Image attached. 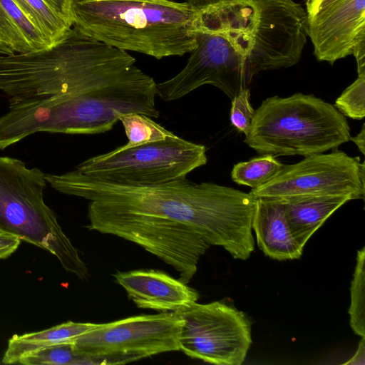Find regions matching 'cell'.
<instances>
[{
  "instance_id": "cell-29",
  "label": "cell",
  "mask_w": 365,
  "mask_h": 365,
  "mask_svg": "<svg viewBox=\"0 0 365 365\" xmlns=\"http://www.w3.org/2000/svg\"><path fill=\"white\" fill-rule=\"evenodd\" d=\"M0 51H1V52H5V53H7V52H6V51L3 47H1V46H0Z\"/></svg>"
},
{
  "instance_id": "cell-26",
  "label": "cell",
  "mask_w": 365,
  "mask_h": 365,
  "mask_svg": "<svg viewBox=\"0 0 365 365\" xmlns=\"http://www.w3.org/2000/svg\"><path fill=\"white\" fill-rule=\"evenodd\" d=\"M344 365H364L365 364V338L361 337L355 354Z\"/></svg>"
},
{
  "instance_id": "cell-3",
  "label": "cell",
  "mask_w": 365,
  "mask_h": 365,
  "mask_svg": "<svg viewBox=\"0 0 365 365\" xmlns=\"http://www.w3.org/2000/svg\"><path fill=\"white\" fill-rule=\"evenodd\" d=\"M123 52L71 26L54 44L24 53L0 51V91L9 106L88 92L114 78Z\"/></svg>"
},
{
  "instance_id": "cell-19",
  "label": "cell",
  "mask_w": 365,
  "mask_h": 365,
  "mask_svg": "<svg viewBox=\"0 0 365 365\" xmlns=\"http://www.w3.org/2000/svg\"><path fill=\"white\" fill-rule=\"evenodd\" d=\"M24 365H102L110 364L108 359L78 351L73 343L54 344L25 356L19 361Z\"/></svg>"
},
{
  "instance_id": "cell-22",
  "label": "cell",
  "mask_w": 365,
  "mask_h": 365,
  "mask_svg": "<svg viewBox=\"0 0 365 365\" xmlns=\"http://www.w3.org/2000/svg\"><path fill=\"white\" fill-rule=\"evenodd\" d=\"M365 247L358 250L351 283L350 326L354 332L365 338Z\"/></svg>"
},
{
  "instance_id": "cell-2",
  "label": "cell",
  "mask_w": 365,
  "mask_h": 365,
  "mask_svg": "<svg viewBox=\"0 0 365 365\" xmlns=\"http://www.w3.org/2000/svg\"><path fill=\"white\" fill-rule=\"evenodd\" d=\"M195 14L196 43L249 83L260 71L300 60L307 18L294 0H185Z\"/></svg>"
},
{
  "instance_id": "cell-4",
  "label": "cell",
  "mask_w": 365,
  "mask_h": 365,
  "mask_svg": "<svg viewBox=\"0 0 365 365\" xmlns=\"http://www.w3.org/2000/svg\"><path fill=\"white\" fill-rule=\"evenodd\" d=\"M71 26L108 46L157 59L190 53L195 14L172 0H67Z\"/></svg>"
},
{
  "instance_id": "cell-16",
  "label": "cell",
  "mask_w": 365,
  "mask_h": 365,
  "mask_svg": "<svg viewBox=\"0 0 365 365\" xmlns=\"http://www.w3.org/2000/svg\"><path fill=\"white\" fill-rule=\"evenodd\" d=\"M99 324L68 322L51 328L22 335H14L8 343L2 363L19 364L21 358L54 344L71 342Z\"/></svg>"
},
{
  "instance_id": "cell-6",
  "label": "cell",
  "mask_w": 365,
  "mask_h": 365,
  "mask_svg": "<svg viewBox=\"0 0 365 365\" xmlns=\"http://www.w3.org/2000/svg\"><path fill=\"white\" fill-rule=\"evenodd\" d=\"M45 173L17 158L0 156V232L43 248L79 278L88 270L43 200Z\"/></svg>"
},
{
  "instance_id": "cell-15",
  "label": "cell",
  "mask_w": 365,
  "mask_h": 365,
  "mask_svg": "<svg viewBox=\"0 0 365 365\" xmlns=\"http://www.w3.org/2000/svg\"><path fill=\"white\" fill-rule=\"evenodd\" d=\"M281 199L291 231L303 247L336 210L351 200L349 195H303Z\"/></svg>"
},
{
  "instance_id": "cell-28",
  "label": "cell",
  "mask_w": 365,
  "mask_h": 365,
  "mask_svg": "<svg viewBox=\"0 0 365 365\" xmlns=\"http://www.w3.org/2000/svg\"><path fill=\"white\" fill-rule=\"evenodd\" d=\"M350 140L353 141L358 147L359 151L364 155L365 154V126L363 124L362 128L359 133L355 137H350Z\"/></svg>"
},
{
  "instance_id": "cell-27",
  "label": "cell",
  "mask_w": 365,
  "mask_h": 365,
  "mask_svg": "<svg viewBox=\"0 0 365 365\" xmlns=\"http://www.w3.org/2000/svg\"><path fill=\"white\" fill-rule=\"evenodd\" d=\"M48 6L58 14L66 18V9L67 0H43ZM67 19V18H66Z\"/></svg>"
},
{
  "instance_id": "cell-8",
  "label": "cell",
  "mask_w": 365,
  "mask_h": 365,
  "mask_svg": "<svg viewBox=\"0 0 365 365\" xmlns=\"http://www.w3.org/2000/svg\"><path fill=\"white\" fill-rule=\"evenodd\" d=\"M88 228L138 244L171 265L187 284L210 245L187 226L151 215L88 205Z\"/></svg>"
},
{
  "instance_id": "cell-13",
  "label": "cell",
  "mask_w": 365,
  "mask_h": 365,
  "mask_svg": "<svg viewBox=\"0 0 365 365\" xmlns=\"http://www.w3.org/2000/svg\"><path fill=\"white\" fill-rule=\"evenodd\" d=\"M114 277L139 308L176 312L198 299L195 289L159 270L118 272Z\"/></svg>"
},
{
  "instance_id": "cell-5",
  "label": "cell",
  "mask_w": 365,
  "mask_h": 365,
  "mask_svg": "<svg viewBox=\"0 0 365 365\" xmlns=\"http://www.w3.org/2000/svg\"><path fill=\"white\" fill-rule=\"evenodd\" d=\"M344 115L313 95L277 96L255 110L245 143L261 155L307 156L350 140Z\"/></svg>"
},
{
  "instance_id": "cell-20",
  "label": "cell",
  "mask_w": 365,
  "mask_h": 365,
  "mask_svg": "<svg viewBox=\"0 0 365 365\" xmlns=\"http://www.w3.org/2000/svg\"><path fill=\"white\" fill-rule=\"evenodd\" d=\"M283 165L273 155L265 154L235 164L231 177L237 184L255 189L274 178Z\"/></svg>"
},
{
  "instance_id": "cell-24",
  "label": "cell",
  "mask_w": 365,
  "mask_h": 365,
  "mask_svg": "<svg viewBox=\"0 0 365 365\" xmlns=\"http://www.w3.org/2000/svg\"><path fill=\"white\" fill-rule=\"evenodd\" d=\"M248 88L241 90L232 100L230 121L232 125L245 135L248 133L255 114L250 103Z\"/></svg>"
},
{
  "instance_id": "cell-25",
  "label": "cell",
  "mask_w": 365,
  "mask_h": 365,
  "mask_svg": "<svg viewBox=\"0 0 365 365\" xmlns=\"http://www.w3.org/2000/svg\"><path fill=\"white\" fill-rule=\"evenodd\" d=\"M21 240L13 235L0 232V259H5L19 247Z\"/></svg>"
},
{
  "instance_id": "cell-18",
  "label": "cell",
  "mask_w": 365,
  "mask_h": 365,
  "mask_svg": "<svg viewBox=\"0 0 365 365\" xmlns=\"http://www.w3.org/2000/svg\"><path fill=\"white\" fill-rule=\"evenodd\" d=\"M12 1L50 46L58 41L71 27L66 18L43 0Z\"/></svg>"
},
{
  "instance_id": "cell-14",
  "label": "cell",
  "mask_w": 365,
  "mask_h": 365,
  "mask_svg": "<svg viewBox=\"0 0 365 365\" xmlns=\"http://www.w3.org/2000/svg\"><path fill=\"white\" fill-rule=\"evenodd\" d=\"M255 198L252 229L259 248L273 259L282 261L300 258L304 247L291 231L281 199Z\"/></svg>"
},
{
  "instance_id": "cell-11",
  "label": "cell",
  "mask_w": 365,
  "mask_h": 365,
  "mask_svg": "<svg viewBox=\"0 0 365 365\" xmlns=\"http://www.w3.org/2000/svg\"><path fill=\"white\" fill-rule=\"evenodd\" d=\"M365 164L359 157L334 150L317 153L292 165H284L278 173L250 192L255 197L303 195H349L352 200L365 195Z\"/></svg>"
},
{
  "instance_id": "cell-12",
  "label": "cell",
  "mask_w": 365,
  "mask_h": 365,
  "mask_svg": "<svg viewBox=\"0 0 365 365\" xmlns=\"http://www.w3.org/2000/svg\"><path fill=\"white\" fill-rule=\"evenodd\" d=\"M305 6L318 61L332 65L365 46V0H306Z\"/></svg>"
},
{
  "instance_id": "cell-10",
  "label": "cell",
  "mask_w": 365,
  "mask_h": 365,
  "mask_svg": "<svg viewBox=\"0 0 365 365\" xmlns=\"http://www.w3.org/2000/svg\"><path fill=\"white\" fill-rule=\"evenodd\" d=\"M182 320L176 312L128 317L98 326L73 341L76 349L111 364L180 350Z\"/></svg>"
},
{
  "instance_id": "cell-1",
  "label": "cell",
  "mask_w": 365,
  "mask_h": 365,
  "mask_svg": "<svg viewBox=\"0 0 365 365\" xmlns=\"http://www.w3.org/2000/svg\"><path fill=\"white\" fill-rule=\"evenodd\" d=\"M56 190L89 200V205L151 215L189 227L210 245L245 260L255 250L252 220L256 198L212 182L184 178L130 185L93 178L76 170L46 174Z\"/></svg>"
},
{
  "instance_id": "cell-30",
  "label": "cell",
  "mask_w": 365,
  "mask_h": 365,
  "mask_svg": "<svg viewBox=\"0 0 365 365\" xmlns=\"http://www.w3.org/2000/svg\"><path fill=\"white\" fill-rule=\"evenodd\" d=\"M0 364H3V363L0 361Z\"/></svg>"
},
{
  "instance_id": "cell-9",
  "label": "cell",
  "mask_w": 365,
  "mask_h": 365,
  "mask_svg": "<svg viewBox=\"0 0 365 365\" xmlns=\"http://www.w3.org/2000/svg\"><path fill=\"white\" fill-rule=\"evenodd\" d=\"M176 312L178 344L186 355L218 365H240L252 344L251 324L242 312L220 302H195Z\"/></svg>"
},
{
  "instance_id": "cell-17",
  "label": "cell",
  "mask_w": 365,
  "mask_h": 365,
  "mask_svg": "<svg viewBox=\"0 0 365 365\" xmlns=\"http://www.w3.org/2000/svg\"><path fill=\"white\" fill-rule=\"evenodd\" d=\"M0 46L9 53H24L50 46L12 0H0Z\"/></svg>"
},
{
  "instance_id": "cell-21",
  "label": "cell",
  "mask_w": 365,
  "mask_h": 365,
  "mask_svg": "<svg viewBox=\"0 0 365 365\" xmlns=\"http://www.w3.org/2000/svg\"><path fill=\"white\" fill-rule=\"evenodd\" d=\"M119 121L122 123L128 138V143L123 145L124 148L164 140L175 135L150 117L139 113L121 115Z\"/></svg>"
},
{
  "instance_id": "cell-23",
  "label": "cell",
  "mask_w": 365,
  "mask_h": 365,
  "mask_svg": "<svg viewBox=\"0 0 365 365\" xmlns=\"http://www.w3.org/2000/svg\"><path fill=\"white\" fill-rule=\"evenodd\" d=\"M334 107L344 116L355 120L365 116V73L348 86L336 100Z\"/></svg>"
},
{
  "instance_id": "cell-7",
  "label": "cell",
  "mask_w": 365,
  "mask_h": 365,
  "mask_svg": "<svg viewBox=\"0 0 365 365\" xmlns=\"http://www.w3.org/2000/svg\"><path fill=\"white\" fill-rule=\"evenodd\" d=\"M207 162L206 148L175 134L166 139L96 155L74 169L86 176L120 184L153 185L184 179Z\"/></svg>"
}]
</instances>
